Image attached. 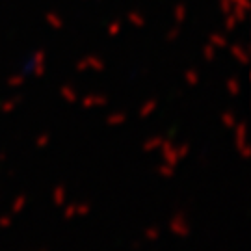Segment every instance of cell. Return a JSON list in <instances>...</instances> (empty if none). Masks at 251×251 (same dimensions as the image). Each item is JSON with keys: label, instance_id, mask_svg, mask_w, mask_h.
<instances>
[{"label": "cell", "instance_id": "6", "mask_svg": "<svg viewBox=\"0 0 251 251\" xmlns=\"http://www.w3.org/2000/svg\"><path fill=\"white\" fill-rule=\"evenodd\" d=\"M144 236L147 242H156V240H160L162 236V231L158 225H147L144 231Z\"/></svg>", "mask_w": 251, "mask_h": 251}, {"label": "cell", "instance_id": "16", "mask_svg": "<svg viewBox=\"0 0 251 251\" xmlns=\"http://www.w3.org/2000/svg\"><path fill=\"white\" fill-rule=\"evenodd\" d=\"M154 108H156V102H154V100H149V102H147V104H145V106L142 108L140 116H142V117H147L152 112V110H154Z\"/></svg>", "mask_w": 251, "mask_h": 251}, {"label": "cell", "instance_id": "18", "mask_svg": "<svg viewBox=\"0 0 251 251\" xmlns=\"http://www.w3.org/2000/svg\"><path fill=\"white\" fill-rule=\"evenodd\" d=\"M132 248H134V250H140V248H142V244H140V242H134V244H132Z\"/></svg>", "mask_w": 251, "mask_h": 251}, {"label": "cell", "instance_id": "8", "mask_svg": "<svg viewBox=\"0 0 251 251\" xmlns=\"http://www.w3.org/2000/svg\"><path fill=\"white\" fill-rule=\"evenodd\" d=\"M156 173L160 177H164V179H171V177H175V166H170V164L162 162L160 166H156Z\"/></svg>", "mask_w": 251, "mask_h": 251}, {"label": "cell", "instance_id": "11", "mask_svg": "<svg viewBox=\"0 0 251 251\" xmlns=\"http://www.w3.org/2000/svg\"><path fill=\"white\" fill-rule=\"evenodd\" d=\"M126 116L125 114H110L106 117V123L108 125H121V123H125Z\"/></svg>", "mask_w": 251, "mask_h": 251}, {"label": "cell", "instance_id": "12", "mask_svg": "<svg viewBox=\"0 0 251 251\" xmlns=\"http://www.w3.org/2000/svg\"><path fill=\"white\" fill-rule=\"evenodd\" d=\"M222 121H224V125L227 128H234L236 126V117L231 114V112H225L224 116H222Z\"/></svg>", "mask_w": 251, "mask_h": 251}, {"label": "cell", "instance_id": "15", "mask_svg": "<svg viewBox=\"0 0 251 251\" xmlns=\"http://www.w3.org/2000/svg\"><path fill=\"white\" fill-rule=\"evenodd\" d=\"M106 100L100 99V97H88L84 100V106H99V104H104Z\"/></svg>", "mask_w": 251, "mask_h": 251}, {"label": "cell", "instance_id": "5", "mask_svg": "<svg viewBox=\"0 0 251 251\" xmlns=\"http://www.w3.org/2000/svg\"><path fill=\"white\" fill-rule=\"evenodd\" d=\"M26 205H28L26 194H19V196H15L13 201H11V214H19V212H23Z\"/></svg>", "mask_w": 251, "mask_h": 251}, {"label": "cell", "instance_id": "10", "mask_svg": "<svg viewBox=\"0 0 251 251\" xmlns=\"http://www.w3.org/2000/svg\"><path fill=\"white\" fill-rule=\"evenodd\" d=\"M91 212V203L90 201H82V203H76V216L80 218H86V216Z\"/></svg>", "mask_w": 251, "mask_h": 251}, {"label": "cell", "instance_id": "14", "mask_svg": "<svg viewBox=\"0 0 251 251\" xmlns=\"http://www.w3.org/2000/svg\"><path fill=\"white\" fill-rule=\"evenodd\" d=\"M177 151H179V158H180V162H182L190 154V144H180V145H177Z\"/></svg>", "mask_w": 251, "mask_h": 251}, {"label": "cell", "instance_id": "9", "mask_svg": "<svg viewBox=\"0 0 251 251\" xmlns=\"http://www.w3.org/2000/svg\"><path fill=\"white\" fill-rule=\"evenodd\" d=\"M63 208V220H73L76 216V203H65Z\"/></svg>", "mask_w": 251, "mask_h": 251}, {"label": "cell", "instance_id": "1", "mask_svg": "<svg viewBox=\"0 0 251 251\" xmlns=\"http://www.w3.org/2000/svg\"><path fill=\"white\" fill-rule=\"evenodd\" d=\"M171 234H175L177 238H188L192 234V224H190L188 216L184 210H177L175 214L171 216L170 224H168Z\"/></svg>", "mask_w": 251, "mask_h": 251}, {"label": "cell", "instance_id": "19", "mask_svg": "<svg viewBox=\"0 0 251 251\" xmlns=\"http://www.w3.org/2000/svg\"><path fill=\"white\" fill-rule=\"evenodd\" d=\"M6 160V152H0V162Z\"/></svg>", "mask_w": 251, "mask_h": 251}, {"label": "cell", "instance_id": "13", "mask_svg": "<svg viewBox=\"0 0 251 251\" xmlns=\"http://www.w3.org/2000/svg\"><path fill=\"white\" fill-rule=\"evenodd\" d=\"M11 225H13V216H0V229H9Z\"/></svg>", "mask_w": 251, "mask_h": 251}, {"label": "cell", "instance_id": "20", "mask_svg": "<svg viewBox=\"0 0 251 251\" xmlns=\"http://www.w3.org/2000/svg\"><path fill=\"white\" fill-rule=\"evenodd\" d=\"M37 251H47V250H37Z\"/></svg>", "mask_w": 251, "mask_h": 251}, {"label": "cell", "instance_id": "17", "mask_svg": "<svg viewBox=\"0 0 251 251\" xmlns=\"http://www.w3.org/2000/svg\"><path fill=\"white\" fill-rule=\"evenodd\" d=\"M49 142H50V136H49V134H41V136H37L36 145L39 147V149H43V147H47V145H49Z\"/></svg>", "mask_w": 251, "mask_h": 251}, {"label": "cell", "instance_id": "4", "mask_svg": "<svg viewBox=\"0 0 251 251\" xmlns=\"http://www.w3.org/2000/svg\"><path fill=\"white\" fill-rule=\"evenodd\" d=\"M52 203L56 206H60V208H62L65 203H67V188H65L63 184H58V186H54V190H52Z\"/></svg>", "mask_w": 251, "mask_h": 251}, {"label": "cell", "instance_id": "2", "mask_svg": "<svg viewBox=\"0 0 251 251\" xmlns=\"http://www.w3.org/2000/svg\"><path fill=\"white\" fill-rule=\"evenodd\" d=\"M160 151H162V160L170 166H179L180 158H179V151H177V145L173 144L171 140H164L160 145Z\"/></svg>", "mask_w": 251, "mask_h": 251}, {"label": "cell", "instance_id": "7", "mask_svg": "<svg viewBox=\"0 0 251 251\" xmlns=\"http://www.w3.org/2000/svg\"><path fill=\"white\" fill-rule=\"evenodd\" d=\"M162 142H164V138H162V136H151V138H147V140L144 142V151L151 152V151L160 149Z\"/></svg>", "mask_w": 251, "mask_h": 251}, {"label": "cell", "instance_id": "3", "mask_svg": "<svg viewBox=\"0 0 251 251\" xmlns=\"http://www.w3.org/2000/svg\"><path fill=\"white\" fill-rule=\"evenodd\" d=\"M234 144H236V151H238V154L242 156L244 160H248V158H250V154H251V149H250L248 140H246V125H244V123H240V125L236 126Z\"/></svg>", "mask_w": 251, "mask_h": 251}]
</instances>
